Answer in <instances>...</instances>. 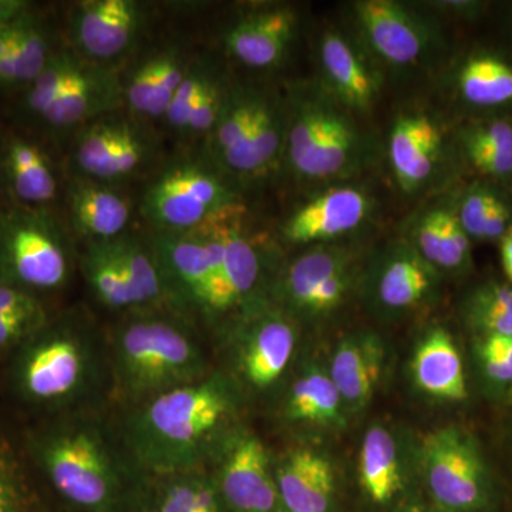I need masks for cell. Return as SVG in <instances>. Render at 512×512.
<instances>
[{"mask_svg":"<svg viewBox=\"0 0 512 512\" xmlns=\"http://www.w3.org/2000/svg\"><path fill=\"white\" fill-rule=\"evenodd\" d=\"M25 451L60 498L80 512H137L151 478L131 453L113 407L33 421Z\"/></svg>","mask_w":512,"mask_h":512,"instance_id":"obj_1","label":"cell"},{"mask_svg":"<svg viewBox=\"0 0 512 512\" xmlns=\"http://www.w3.org/2000/svg\"><path fill=\"white\" fill-rule=\"evenodd\" d=\"M6 360V392L33 421L111 407L106 326L86 308L50 315Z\"/></svg>","mask_w":512,"mask_h":512,"instance_id":"obj_2","label":"cell"},{"mask_svg":"<svg viewBox=\"0 0 512 512\" xmlns=\"http://www.w3.org/2000/svg\"><path fill=\"white\" fill-rule=\"evenodd\" d=\"M235 410L234 387L221 373L211 372L114 413L128 448L153 480L210 467L238 431L232 429Z\"/></svg>","mask_w":512,"mask_h":512,"instance_id":"obj_3","label":"cell"},{"mask_svg":"<svg viewBox=\"0 0 512 512\" xmlns=\"http://www.w3.org/2000/svg\"><path fill=\"white\" fill-rule=\"evenodd\" d=\"M106 330L114 410L130 409L212 372L198 323L167 306L123 313Z\"/></svg>","mask_w":512,"mask_h":512,"instance_id":"obj_4","label":"cell"},{"mask_svg":"<svg viewBox=\"0 0 512 512\" xmlns=\"http://www.w3.org/2000/svg\"><path fill=\"white\" fill-rule=\"evenodd\" d=\"M284 165L308 183H340L365 170L369 140L323 87L295 86L285 97Z\"/></svg>","mask_w":512,"mask_h":512,"instance_id":"obj_5","label":"cell"},{"mask_svg":"<svg viewBox=\"0 0 512 512\" xmlns=\"http://www.w3.org/2000/svg\"><path fill=\"white\" fill-rule=\"evenodd\" d=\"M16 126L43 138L62 136L124 109L121 70L83 59L67 45L16 94Z\"/></svg>","mask_w":512,"mask_h":512,"instance_id":"obj_6","label":"cell"},{"mask_svg":"<svg viewBox=\"0 0 512 512\" xmlns=\"http://www.w3.org/2000/svg\"><path fill=\"white\" fill-rule=\"evenodd\" d=\"M76 268L74 238L56 211L0 201V284L45 301L70 285Z\"/></svg>","mask_w":512,"mask_h":512,"instance_id":"obj_7","label":"cell"},{"mask_svg":"<svg viewBox=\"0 0 512 512\" xmlns=\"http://www.w3.org/2000/svg\"><path fill=\"white\" fill-rule=\"evenodd\" d=\"M242 205L241 190L204 153L158 165L138 202L151 232H188Z\"/></svg>","mask_w":512,"mask_h":512,"instance_id":"obj_8","label":"cell"},{"mask_svg":"<svg viewBox=\"0 0 512 512\" xmlns=\"http://www.w3.org/2000/svg\"><path fill=\"white\" fill-rule=\"evenodd\" d=\"M158 157L160 141L151 123L121 109L73 134L69 175L124 187L146 174Z\"/></svg>","mask_w":512,"mask_h":512,"instance_id":"obj_9","label":"cell"},{"mask_svg":"<svg viewBox=\"0 0 512 512\" xmlns=\"http://www.w3.org/2000/svg\"><path fill=\"white\" fill-rule=\"evenodd\" d=\"M427 490L441 512H485L493 483L476 439L458 427L431 433L423 446Z\"/></svg>","mask_w":512,"mask_h":512,"instance_id":"obj_10","label":"cell"},{"mask_svg":"<svg viewBox=\"0 0 512 512\" xmlns=\"http://www.w3.org/2000/svg\"><path fill=\"white\" fill-rule=\"evenodd\" d=\"M151 13L137 0H83L66 18V45L83 59L121 70L140 49Z\"/></svg>","mask_w":512,"mask_h":512,"instance_id":"obj_11","label":"cell"},{"mask_svg":"<svg viewBox=\"0 0 512 512\" xmlns=\"http://www.w3.org/2000/svg\"><path fill=\"white\" fill-rule=\"evenodd\" d=\"M244 205L225 212L224 261L221 271L208 289L201 319L215 322L231 313L251 311L268 302L262 295L266 268L264 244L249 234L244 225Z\"/></svg>","mask_w":512,"mask_h":512,"instance_id":"obj_12","label":"cell"},{"mask_svg":"<svg viewBox=\"0 0 512 512\" xmlns=\"http://www.w3.org/2000/svg\"><path fill=\"white\" fill-rule=\"evenodd\" d=\"M352 10L363 49L393 69L420 66L440 45L433 23L402 2L360 0Z\"/></svg>","mask_w":512,"mask_h":512,"instance_id":"obj_13","label":"cell"},{"mask_svg":"<svg viewBox=\"0 0 512 512\" xmlns=\"http://www.w3.org/2000/svg\"><path fill=\"white\" fill-rule=\"evenodd\" d=\"M46 143L16 124L0 128V201L55 211L66 181Z\"/></svg>","mask_w":512,"mask_h":512,"instance_id":"obj_14","label":"cell"},{"mask_svg":"<svg viewBox=\"0 0 512 512\" xmlns=\"http://www.w3.org/2000/svg\"><path fill=\"white\" fill-rule=\"evenodd\" d=\"M235 366L251 389H271L284 376L296 348L291 316L269 302L235 318Z\"/></svg>","mask_w":512,"mask_h":512,"instance_id":"obj_15","label":"cell"},{"mask_svg":"<svg viewBox=\"0 0 512 512\" xmlns=\"http://www.w3.org/2000/svg\"><path fill=\"white\" fill-rule=\"evenodd\" d=\"M208 470L229 512L281 510L271 457L254 434L235 431Z\"/></svg>","mask_w":512,"mask_h":512,"instance_id":"obj_16","label":"cell"},{"mask_svg":"<svg viewBox=\"0 0 512 512\" xmlns=\"http://www.w3.org/2000/svg\"><path fill=\"white\" fill-rule=\"evenodd\" d=\"M451 148L443 121L433 113L419 109L397 114L387 140L397 185L407 194L426 190L446 170Z\"/></svg>","mask_w":512,"mask_h":512,"instance_id":"obj_17","label":"cell"},{"mask_svg":"<svg viewBox=\"0 0 512 512\" xmlns=\"http://www.w3.org/2000/svg\"><path fill=\"white\" fill-rule=\"evenodd\" d=\"M448 86L466 119L512 116V47L467 50L454 62Z\"/></svg>","mask_w":512,"mask_h":512,"instance_id":"obj_18","label":"cell"},{"mask_svg":"<svg viewBox=\"0 0 512 512\" xmlns=\"http://www.w3.org/2000/svg\"><path fill=\"white\" fill-rule=\"evenodd\" d=\"M299 30L296 9L285 3L256 6L232 20L222 33L225 53L251 70H272L285 62Z\"/></svg>","mask_w":512,"mask_h":512,"instance_id":"obj_19","label":"cell"},{"mask_svg":"<svg viewBox=\"0 0 512 512\" xmlns=\"http://www.w3.org/2000/svg\"><path fill=\"white\" fill-rule=\"evenodd\" d=\"M373 211L375 200L362 187L332 185L299 205L282 222L281 235L289 244H325L363 227Z\"/></svg>","mask_w":512,"mask_h":512,"instance_id":"obj_20","label":"cell"},{"mask_svg":"<svg viewBox=\"0 0 512 512\" xmlns=\"http://www.w3.org/2000/svg\"><path fill=\"white\" fill-rule=\"evenodd\" d=\"M194 57L180 43L148 50L123 72V106L144 121L164 120Z\"/></svg>","mask_w":512,"mask_h":512,"instance_id":"obj_21","label":"cell"},{"mask_svg":"<svg viewBox=\"0 0 512 512\" xmlns=\"http://www.w3.org/2000/svg\"><path fill=\"white\" fill-rule=\"evenodd\" d=\"M440 274L407 241L387 245L367 278V291L376 308L403 313L429 301L439 286Z\"/></svg>","mask_w":512,"mask_h":512,"instance_id":"obj_22","label":"cell"},{"mask_svg":"<svg viewBox=\"0 0 512 512\" xmlns=\"http://www.w3.org/2000/svg\"><path fill=\"white\" fill-rule=\"evenodd\" d=\"M66 224L80 241H110L130 231L134 204L119 185L69 175L63 191Z\"/></svg>","mask_w":512,"mask_h":512,"instance_id":"obj_23","label":"cell"},{"mask_svg":"<svg viewBox=\"0 0 512 512\" xmlns=\"http://www.w3.org/2000/svg\"><path fill=\"white\" fill-rule=\"evenodd\" d=\"M323 89L346 110L366 113L375 106L382 79L372 57L339 30L323 33L318 47Z\"/></svg>","mask_w":512,"mask_h":512,"instance_id":"obj_24","label":"cell"},{"mask_svg":"<svg viewBox=\"0 0 512 512\" xmlns=\"http://www.w3.org/2000/svg\"><path fill=\"white\" fill-rule=\"evenodd\" d=\"M286 144L285 97L258 87L251 127L229 178L238 185L262 183L284 165Z\"/></svg>","mask_w":512,"mask_h":512,"instance_id":"obj_25","label":"cell"},{"mask_svg":"<svg viewBox=\"0 0 512 512\" xmlns=\"http://www.w3.org/2000/svg\"><path fill=\"white\" fill-rule=\"evenodd\" d=\"M409 242L439 274L466 275L473 269V241L458 221L456 194L427 205L413 218Z\"/></svg>","mask_w":512,"mask_h":512,"instance_id":"obj_26","label":"cell"},{"mask_svg":"<svg viewBox=\"0 0 512 512\" xmlns=\"http://www.w3.org/2000/svg\"><path fill=\"white\" fill-rule=\"evenodd\" d=\"M456 141L464 163L480 180L512 191V116L466 119Z\"/></svg>","mask_w":512,"mask_h":512,"instance_id":"obj_27","label":"cell"},{"mask_svg":"<svg viewBox=\"0 0 512 512\" xmlns=\"http://www.w3.org/2000/svg\"><path fill=\"white\" fill-rule=\"evenodd\" d=\"M281 508L286 512H332L335 473L328 460L312 450H295L275 470Z\"/></svg>","mask_w":512,"mask_h":512,"instance_id":"obj_28","label":"cell"},{"mask_svg":"<svg viewBox=\"0 0 512 512\" xmlns=\"http://www.w3.org/2000/svg\"><path fill=\"white\" fill-rule=\"evenodd\" d=\"M60 46L52 20L33 6L19 39L0 62V97L16 96L35 82Z\"/></svg>","mask_w":512,"mask_h":512,"instance_id":"obj_29","label":"cell"},{"mask_svg":"<svg viewBox=\"0 0 512 512\" xmlns=\"http://www.w3.org/2000/svg\"><path fill=\"white\" fill-rule=\"evenodd\" d=\"M413 376L423 392L447 400L463 402L468 397L463 359L453 336L444 329L431 330L417 346Z\"/></svg>","mask_w":512,"mask_h":512,"instance_id":"obj_30","label":"cell"},{"mask_svg":"<svg viewBox=\"0 0 512 512\" xmlns=\"http://www.w3.org/2000/svg\"><path fill=\"white\" fill-rule=\"evenodd\" d=\"M383 357L382 342L370 333H357L339 343L330 377L343 402L352 407L365 406L382 376Z\"/></svg>","mask_w":512,"mask_h":512,"instance_id":"obj_31","label":"cell"},{"mask_svg":"<svg viewBox=\"0 0 512 512\" xmlns=\"http://www.w3.org/2000/svg\"><path fill=\"white\" fill-rule=\"evenodd\" d=\"M353 266V255L336 245H315L286 266L275 293L285 313H299L320 284Z\"/></svg>","mask_w":512,"mask_h":512,"instance_id":"obj_32","label":"cell"},{"mask_svg":"<svg viewBox=\"0 0 512 512\" xmlns=\"http://www.w3.org/2000/svg\"><path fill=\"white\" fill-rule=\"evenodd\" d=\"M79 271L93 298L107 311L123 315L140 309L133 285L110 241L84 242Z\"/></svg>","mask_w":512,"mask_h":512,"instance_id":"obj_33","label":"cell"},{"mask_svg":"<svg viewBox=\"0 0 512 512\" xmlns=\"http://www.w3.org/2000/svg\"><path fill=\"white\" fill-rule=\"evenodd\" d=\"M360 484L367 497L376 504H387L402 488L399 451L389 430L370 427L359 456Z\"/></svg>","mask_w":512,"mask_h":512,"instance_id":"obj_34","label":"cell"},{"mask_svg":"<svg viewBox=\"0 0 512 512\" xmlns=\"http://www.w3.org/2000/svg\"><path fill=\"white\" fill-rule=\"evenodd\" d=\"M150 501L156 512H229L208 468L153 478Z\"/></svg>","mask_w":512,"mask_h":512,"instance_id":"obj_35","label":"cell"},{"mask_svg":"<svg viewBox=\"0 0 512 512\" xmlns=\"http://www.w3.org/2000/svg\"><path fill=\"white\" fill-rule=\"evenodd\" d=\"M114 251L133 285L141 308H158L168 305L167 289L163 274L147 234L130 231L111 239Z\"/></svg>","mask_w":512,"mask_h":512,"instance_id":"obj_36","label":"cell"},{"mask_svg":"<svg viewBox=\"0 0 512 512\" xmlns=\"http://www.w3.org/2000/svg\"><path fill=\"white\" fill-rule=\"evenodd\" d=\"M461 313L476 339L512 336V285L505 279H485L474 285L461 303Z\"/></svg>","mask_w":512,"mask_h":512,"instance_id":"obj_37","label":"cell"},{"mask_svg":"<svg viewBox=\"0 0 512 512\" xmlns=\"http://www.w3.org/2000/svg\"><path fill=\"white\" fill-rule=\"evenodd\" d=\"M342 396L330 375L322 370H305L291 384L285 399V417L296 423H340Z\"/></svg>","mask_w":512,"mask_h":512,"instance_id":"obj_38","label":"cell"},{"mask_svg":"<svg viewBox=\"0 0 512 512\" xmlns=\"http://www.w3.org/2000/svg\"><path fill=\"white\" fill-rule=\"evenodd\" d=\"M476 360L481 376L498 394L512 396V336L476 339Z\"/></svg>","mask_w":512,"mask_h":512,"instance_id":"obj_39","label":"cell"},{"mask_svg":"<svg viewBox=\"0 0 512 512\" xmlns=\"http://www.w3.org/2000/svg\"><path fill=\"white\" fill-rule=\"evenodd\" d=\"M18 458L0 439V512H30V497Z\"/></svg>","mask_w":512,"mask_h":512,"instance_id":"obj_40","label":"cell"},{"mask_svg":"<svg viewBox=\"0 0 512 512\" xmlns=\"http://www.w3.org/2000/svg\"><path fill=\"white\" fill-rule=\"evenodd\" d=\"M353 281V266L318 286L298 315L320 316L335 311L345 301Z\"/></svg>","mask_w":512,"mask_h":512,"instance_id":"obj_41","label":"cell"},{"mask_svg":"<svg viewBox=\"0 0 512 512\" xmlns=\"http://www.w3.org/2000/svg\"><path fill=\"white\" fill-rule=\"evenodd\" d=\"M429 5L440 15L470 23L477 22L488 8L487 2H477V0H450V2H431Z\"/></svg>","mask_w":512,"mask_h":512,"instance_id":"obj_42","label":"cell"},{"mask_svg":"<svg viewBox=\"0 0 512 512\" xmlns=\"http://www.w3.org/2000/svg\"><path fill=\"white\" fill-rule=\"evenodd\" d=\"M33 6L25 13V15L22 16V18L0 28V62L5 59L9 50L12 49L13 45H15L16 40L19 39L20 33H22L23 28H25L26 22H28L29 13L30 10L33 9Z\"/></svg>","mask_w":512,"mask_h":512,"instance_id":"obj_43","label":"cell"},{"mask_svg":"<svg viewBox=\"0 0 512 512\" xmlns=\"http://www.w3.org/2000/svg\"><path fill=\"white\" fill-rule=\"evenodd\" d=\"M32 6L28 0H0V28L22 18Z\"/></svg>","mask_w":512,"mask_h":512,"instance_id":"obj_44","label":"cell"},{"mask_svg":"<svg viewBox=\"0 0 512 512\" xmlns=\"http://www.w3.org/2000/svg\"><path fill=\"white\" fill-rule=\"evenodd\" d=\"M498 245H500L501 265H503L505 279L512 285V227L508 229Z\"/></svg>","mask_w":512,"mask_h":512,"instance_id":"obj_45","label":"cell"},{"mask_svg":"<svg viewBox=\"0 0 512 512\" xmlns=\"http://www.w3.org/2000/svg\"><path fill=\"white\" fill-rule=\"evenodd\" d=\"M137 512H156L154 511L153 505H151L150 493H148L147 500L144 501V504L141 505L140 510H138Z\"/></svg>","mask_w":512,"mask_h":512,"instance_id":"obj_46","label":"cell"},{"mask_svg":"<svg viewBox=\"0 0 512 512\" xmlns=\"http://www.w3.org/2000/svg\"><path fill=\"white\" fill-rule=\"evenodd\" d=\"M508 33H510V36L512 37V10L510 13V18H508Z\"/></svg>","mask_w":512,"mask_h":512,"instance_id":"obj_47","label":"cell"},{"mask_svg":"<svg viewBox=\"0 0 512 512\" xmlns=\"http://www.w3.org/2000/svg\"><path fill=\"white\" fill-rule=\"evenodd\" d=\"M278 512H286V511L282 510V508H281V510H279Z\"/></svg>","mask_w":512,"mask_h":512,"instance_id":"obj_48","label":"cell"}]
</instances>
